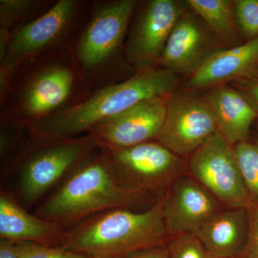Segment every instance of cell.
I'll use <instances>...</instances> for the list:
<instances>
[{
  "mask_svg": "<svg viewBox=\"0 0 258 258\" xmlns=\"http://www.w3.org/2000/svg\"><path fill=\"white\" fill-rule=\"evenodd\" d=\"M92 93L71 47L20 64L0 98V117L30 128L77 106Z\"/></svg>",
  "mask_w": 258,
  "mask_h": 258,
  "instance_id": "obj_1",
  "label": "cell"
},
{
  "mask_svg": "<svg viewBox=\"0 0 258 258\" xmlns=\"http://www.w3.org/2000/svg\"><path fill=\"white\" fill-rule=\"evenodd\" d=\"M148 199L125 188L106 152L98 149L68 174L34 215L69 230L96 214L112 209H130Z\"/></svg>",
  "mask_w": 258,
  "mask_h": 258,
  "instance_id": "obj_2",
  "label": "cell"
},
{
  "mask_svg": "<svg viewBox=\"0 0 258 258\" xmlns=\"http://www.w3.org/2000/svg\"><path fill=\"white\" fill-rule=\"evenodd\" d=\"M177 83L175 74L169 70H142L123 82L97 90L77 106L44 118L29 130L43 138L80 137L142 102L171 96Z\"/></svg>",
  "mask_w": 258,
  "mask_h": 258,
  "instance_id": "obj_3",
  "label": "cell"
},
{
  "mask_svg": "<svg viewBox=\"0 0 258 258\" xmlns=\"http://www.w3.org/2000/svg\"><path fill=\"white\" fill-rule=\"evenodd\" d=\"M164 194L144 212L115 208L88 217L68 230L61 247L89 258H125L166 244L169 237L163 215Z\"/></svg>",
  "mask_w": 258,
  "mask_h": 258,
  "instance_id": "obj_4",
  "label": "cell"
},
{
  "mask_svg": "<svg viewBox=\"0 0 258 258\" xmlns=\"http://www.w3.org/2000/svg\"><path fill=\"white\" fill-rule=\"evenodd\" d=\"M138 0L93 1L87 23L76 42V62L92 92L130 79L125 43ZM136 73V72H135Z\"/></svg>",
  "mask_w": 258,
  "mask_h": 258,
  "instance_id": "obj_5",
  "label": "cell"
},
{
  "mask_svg": "<svg viewBox=\"0 0 258 258\" xmlns=\"http://www.w3.org/2000/svg\"><path fill=\"white\" fill-rule=\"evenodd\" d=\"M92 3L57 0L45 15L10 30L8 46L0 58V98L24 62L75 47L89 18Z\"/></svg>",
  "mask_w": 258,
  "mask_h": 258,
  "instance_id": "obj_6",
  "label": "cell"
},
{
  "mask_svg": "<svg viewBox=\"0 0 258 258\" xmlns=\"http://www.w3.org/2000/svg\"><path fill=\"white\" fill-rule=\"evenodd\" d=\"M100 149L91 134L74 138H43L32 135L4 163V171L18 175V194L24 208H30L93 151Z\"/></svg>",
  "mask_w": 258,
  "mask_h": 258,
  "instance_id": "obj_7",
  "label": "cell"
},
{
  "mask_svg": "<svg viewBox=\"0 0 258 258\" xmlns=\"http://www.w3.org/2000/svg\"><path fill=\"white\" fill-rule=\"evenodd\" d=\"M103 150L120 182L139 195L149 197L151 193H158L160 196L174 180L183 175L184 163L181 157L157 141Z\"/></svg>",
  "mask_w": 258,
  "mask_h": 258,
  "instance_id": "obj_8",
  "label": "cell"
},
{
  "mask_svg": "<svg viewBox=\"0 0 258 258\" xmlns=\"http://www.w3.org/2000/svg\"><path fill=\"white\" fill-rule=\"evenodd\" d=\"M191 177L228 208H247L252 201L244 184L234 145L220 132L191 155Z\"/></svg>",
  "mask_w": 258,
  "mask_h": 258,
  "instance_id": "obj_9",
  "label": "cell"
},
{
  "mask_svg": "<svg viewBox=\"0 0 258 258\" xmlns=\"http://www.w3.org/2000/svg\"><path fill=\"white\" fill-rule=\"evenodd\" d=\"M181 18L173 0L139 2L129 25L125 58L135 72L157 67L173 29Z\"/></svg>",
  "mask_w": 258,
  "mask_h": 258,
  "instance_id": "obj_10",
  "label": "cell"
},
{
  "mask_svg": "<svg viewBox=\"0 0 258 258\" xmlns=\"http://www.w3.org/2000/svg\"><path fill=\"white\" fill-rule=\"evenodd\" d=\"M208 101L192 96H169L164 124L157 140L179 157L193 154L218 132Z\"/></svg>",
  "mask_w": 258,
  "mask_h": 258,
  "instance_id": "obj_11",
  "label": "cell"
},
{
  "mask_svg": "<svg viewBox=\"0 0 258 258\" xmlns=\"http://www.w3.org/2000/svg\"><path fill=\"white\" fill-rule=\"evenodd\" d=\"M169 96L157 97L103 122L89 134L100 149H124L157 140L165 120Z\"/></svg>",
  "mask_w": 258,
  "mask_h": 258,
  "instance_id": "obj_12",
  "label": "cell"
},
{
  "mask_svg": "<svg viewBox=\"0 0 258 258\" xmlns=\"http://www.w3.org/2000/svg\"><path fill=\"white\" fill-rule=\"evenodd\" d=\"M221 205L191 176H180L164 194L163 215L169 238L196 233L222 210Z\"/></svg>",
  "mask_w": 258,
  "mask_h": 258,
  "instance_id": "obj_13",
  "label": "cell"
},
{
  "mask_svg": "<svg viewBox=\"0 0 258 258\" xmlns=\"http://www.w3.org/2000/svg\"><path fill=\"white\" fill-rule=\"evenodd\" d=\"M212 49L205 28L192 16L184 15L173 29L157 66L174 74L192 75L216 52Z\"/></svg>",
  "mask_w": 258,
  "mask_h": 258,
  "instance_id": "obj_14",
  "label": "cell"
},
{
  "mask_svg": "<svg viewBox=\"0 0 258 258\" xmlns=\"http://www.w3.org/2000/svg\"><path fill=\"white\" fill-rule=\"evenodd\" d=\"M68 230L55 222L29 213L4 189L0 191V238L61 247Z\"/></svg>",
  "mask_w": 258,
  "mask_h": 258,
  "instance_id": "obj_15",
  "label": "cell"
},
{
  "mask_svg": "<svg viewBox=\"0 0 258 258\" xmlns=\"http://www.w3.org/2000/svg\"><path fill=\"white\" fill-rule=\"evenodd\" d=\"M247 208L222 209L195 233L212 256L238 257L248 236Z\"/></svg>",
  "mask_w": 258,
  "mask_h": 258,
  "instance_id": "obj_16",
  "label": "cell"
},
{
  "mask_svg": "<svg viewBox=\"0 0 258 258\" xmlns=\"http://www.w3.org/2000/svg\"><path fill=\"white\" fill-rule=\"evenodd\" d=\"M258 62V37L226 50L217 51L192 75L189 88H202L241 77Z\"/></svg>",
  "mask_w": 258,
  "mask_h": 258,
  "instance_id": "obj_17",
  "label": "cell"
},
{
  "mask_svg": "<svg viewBox=\"0 0 258 258\" xmlns=\"http://www.w3.org/2000/svg\"><path fill=\"white\" fill-rule=\"evenodd\" d=\"M207 101L216 118L219 132L232 145L245 142L257 115L251 103L227 86L212 91Z\"/></svg>",
  "mask_w": 258,
  "mask_h": 258,
  "instance_id": "obj_18",
  "label": "cell"
},
{
  "mask_svg": "<svg viewBox=\"0 0 258 258\" xmlns=\"http://www.w3.org/2000/svg\"><path fill=\"white\" fill-rule=\"evenodd\" d=\"M192 9L219 36L227 42L236 39L238 30L233 2L229 0H189Z\"/></svg>",
  "mask_w": 258,
  "mask_h": 258,
  "instance_id": "obj_19",
  "label": "cell"
},
{
  "mask_svg": "<svg viewBox=\"0 0 258 258\" xmlns=\"http://www.w3.org/2000/svg\"><path fill=\"white\" fill-rule=\"evenodd\" d=\"M56 0H0V28L10 31L45 15Z\"/></svg>",
  "mask_w": 258,
  "mask_h": 258,
  "instance_id": "obj_20",
  "label": "cell"
},
{
  "mask_svg": "<svg viewBox=\"0 0 258 258\" xmlns=\"http://www.w3.org/2000/svg\"><path fill=\"white\" fill-rule=\"evenodd\" d=\"M234 149L251 201L258 202V145L244 142L234 145Z\"/></svg>",
  "mask_w": 258,
  "mask_h": 258,
  "instance_id": "obj_21",
  "label": "cell"
},
{
  "mask_svg": "<svg viewBox=\"0 0 258 258\" xmlns=\"http://www.w3.org/2000/svg\"><path fill=\"white\" fill-rule=\"evenodd\" d=\"M169 258H210V254L195 233L170 237L166 243Z\"/></svg>",
  "mask_w": 258,
  "mask_h": 258,
  "instance_id": "obj_22",
  "label": "cell"
},
{
  "mask_svg": "<svg viewBox=\"0 0 258 258\" xmlns=\"http://www.w3.org/2000/svg\"><path fill=\"white\" fill-rule=\"evenodd\" d=\"M237 28L251 39L258 37V0L233 2Z\"/></svg>",
  "mask_w": 258,
  "mask_h": 258,
  "instance_id": "obj_23",
  "label": "cell"
},
{
  "mask_svg": "<svg viewBox=\"0 0 258 258\" xmlns=\"http://www.w3.org/2000/svg\"><path fill=\"white\" fill-rule=\"evenodd\" d=\"M19 242L21 258H89L62 247H51L29 242Z\"/></svg>",
  "mask_w": 258,
  "mask_h": 258,
  "instance_id": "obj_24",
  "label": "cell"
},
{
  "mask_svg": "<svg viewBox=\"0 0 258 258\" xmlns=\"http://www.w3.org/2000/svg\"><path fill=\"white\" fill-rule=\"evenodd\" d=\"M247 210L248 236L243 250L237 258H258V202L251 203Z\"/></svg>",
  "mask_w": 258,
  "mask_h": 258,
  "instance_id": "obj_25",
  "label": "cell"
},
{
  "mask_svg": "<svg viewBox=\"0 0 258 258\" xmlns=\"http://www.w3.org/2000/svg\"><path fill=\"white\" fill-rule=\"evenodd\" d=\"M0 258H21L20 242L0 238Z\"/></svg>",
  "mask_w": 258,
  "mask_h": 258,
  "instance_id": "obj_26",
  "label": "cell"
},
{
  "mask_svg": "<svg viewBox=\"0 0 258 258\" xmlns=\"http://www.w3.org/2000/svg\"><path fill=\"white\" fill-rule=\"evenodd\" d=\"M125 258H169L166 244L142 249Z\"/></svg>",
  "mask_w": 258,
  "mask_h": 258,
  "instance_id": "obj_27",
  "label": "cell"
},
{
  "mask_svg": "<svg viewBox=\"0 0 258 258\" xmlns=\"http://www.w3.org/2000/svg\"><path fill=\"white\" fill-rule=\"evenodd\" d=\"M247 90V92L249 93V94L250 95L252 99L255 101L258 106V83L250 85Z\"/></svg>",
  "mask_w": 258,
  "mask_h": 258,
  "instance_id": "obj_28",
  "label": "cell"
},
{
  "mask_svg": "<svg viewBox=\"0 0 258 258\" xmlns=\"http://www.w3.org/2000/svg\"><path fill=\"white\" fill-rule=\"evenodd\" d=\"M210 258H237V257H215V256L210 255Z\"/></svg>",
  "mask_w": 258,
  "mask_h": 258,
  "instance_id": "obj_29",
  "label": "cell"
}]
</instances>
